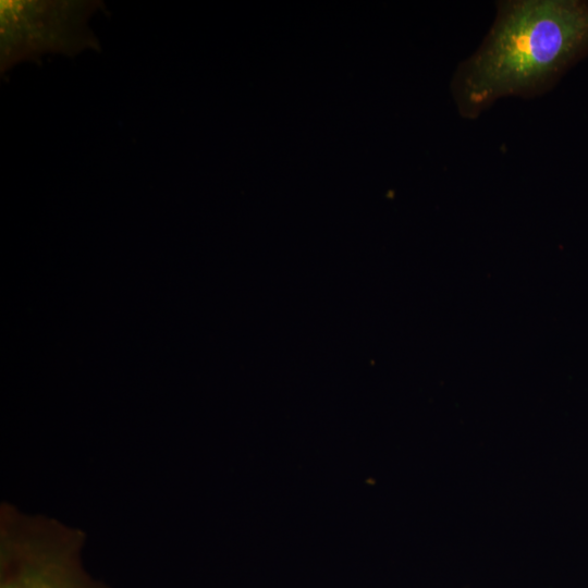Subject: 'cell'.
Here are the masks:
<instances>
[{
	"mask_svg": "<svg viewBox=\"0 0 588 588\" xmlns=\"http://www.w3.org/2000/svg\"><path fill=\"white\" fill-rule=\"evenodd\" d=\"M587 54L588 0L503 1L480 47L455 72L452 95L473 119L501 97L546 91Z\"/></svg>",
	"mask_w": 588,
	"mask_h": 588,
	"instance_id": "cell-1",
	"label": "cell"
},
{
	"mask_svg": "<svg viewBox=\"0 0 588 588\" xmlns=\"http://www.w3.org/2000/svg\"><path fill=\"white\" fill-rule=\"evenodd\" d=\"M99 0H2L0 2V69L45 53L73 57L99 49L88 20Z\"/></svg>",
	"mask_w": 588,
	"mask_h": 588,
	"instance_id": "cell-3",
	"label": "cell"
},
{
	"mask_svg": "<svg viewBox=\"0 0 588 588\" xmlns=\"http://www.w3.org/2000/svg\"><path fill=\"white\" fill-rule=\"evenodd\" d=\"M0 522V588H108L83 566L81 530L7 503Z\"/></svg>",
	"mask_w": 588,
	"mask_h": 588,
	"instance_id": "cell-2",
	"label": "cell"
}]
</instances>
